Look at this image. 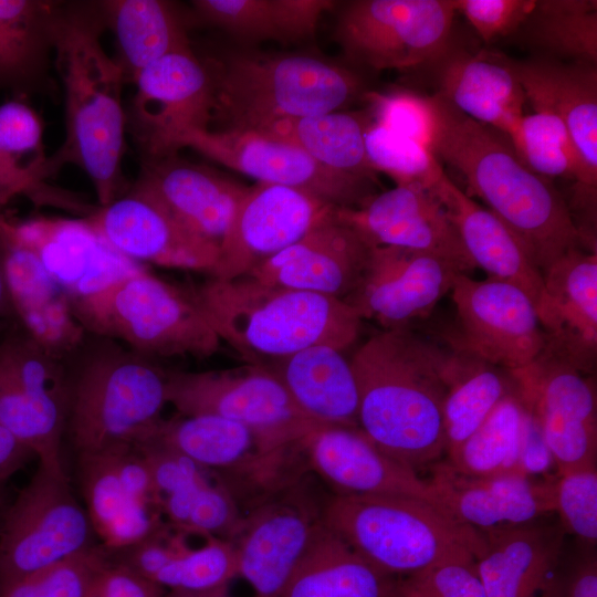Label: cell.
I'll list each match as a JSON object with an SVG mask.
<instances>
[{
  "instance_id": "cell-12",
  "label": "cell",
  "mask_w": 597,
  "mask_h": 597,
  "mask_svg": "<svg viewBox=\"0 0 597 597\" xmlns=\"http://www.w3.org/2000/svg\"><path fill=\"white\" fill-rule=\"evenodd\" d=\"M166 374V400L180 416H217L248 426L282 443L302 442L321 422L293 401L263 366Z\"/></svg>"
},
{
  "instance_id": "cell-9",
  "label": "cell",
  "mask_w": 597,
  "mask_h": 597,
  "mask_svg": "<svg viewBox=\"0 0 597 597\" xmlns=\"http://www.w3.org/2000/svg\"><path fill=\"white\" fill-rule=\"evenodd\" d=\"M166 374L137 353L93 354L70 385L67 430L77 455L133 448L161 419Z\"/></svg>"
},
{
  "instance_id": "cell-57",
  "label": "cell",
  "mask_w": 597,
  "mask_h": 597,
  "mask_svg": "<svg viewBox=\"0 0 597 597\" xmlns=\"http://www.w3.org/2000/svg\"><path fill=\"white\" fill-rule=\"evenodd\" d=\"M554 468L556 469L542 430L527 410L519 446L515 472L533 478H548L555 475L552 474Z\"/></svg>"
},
{
  "instance_id": "cell-41",
  "label": "cell",
  "mask_w": 597,
  "mask_h": 597,
  "mask_svg": "<svg viewBox=\"0 0 597 597\" xmlns=\"http://www.w3.org/2000/svg\"><path fill=\"white\" fill-rule=\"evenodd\" d=\"M77 464L86 512L106 551L130 546L164 523L159 511L127 495L109 454H80Z\"/></svg>"
},
{
  "instance_id": "cell-31",
  "label": "cell",
  "mask_w": 597,
  "mask_h": 597,
  "mask_svg": "<svg viewBox=\"0 0 597 597\" xmlns=\"http://www.w3.org/2000/svg\"><path fill=\"white\" fill-rule=\"evenodd\" d=\"M432 191L444 206L475 268L525 292L538 315L544 302L543 275L516 234L447 174Z\"/></svg>"
},
{
  "instance_id": "cell-2",
  "label": "cell",
  "mask_w": 597,
  "mask_h": 597,
  "mask_svg": "<svg viewBox=\"0 0 597 597\" xmlns=\"http://www.w3.org/2000/svg\"><path fill=\"white\" fill-rule=\"evenodd\" d=\"M106 30L98 1H60L54 27V63L64 91L65 138L48 159V174L72 164L90 178L100 207L128 189L123 174L125 78L104 50Z\"/></svg>"
},
{
  "instance_id": "cell-36",
  "label": "cell",
  "mask_w": 597,
  "mask_h": 597,
  "mask_svg": "<svg viewBox=\"0 0 597 597\" xmlns=\"http://www.w3.org/2000/svg\"><path fill=\"white\" fill-rule=\"evenodd\" d=\"M395 579L371 566L324 525L279 597H388Z\"/></svg>"
},
{
  "instance_id": "cell-40",
  "label": "cell",
  "mask_w": 597,
  "mask_h": 597,
  "mask_svg": "<svg viewBox=\"0 0 597 597\" xmlns=\"http://www.w3.org/2000/svg\"><path fill=\"white\" fill-rule=\"evenodd\" d=\"M446 455L453 453L506 396L516 390L511 373L452 346L444 368Z\"/></svg>"
},
{
  "instance_id": "cell-3",
  "label": "cell",
  "mask_w": 597,
  "mask_h": 597,
  "mask_svg": "<svg viewBox=\"0 0 597 597\" xmlns=\"http://www.w3.org/2000/svg\"><path fill=\"white\" fill-rule=\"evenodd\" d=\"M447 358V349L399 327L370 336L349 359L358 389V429L417 472L446 454Z\"/></svg>"
},
{
  "instance_id": "cell-16",
  "label": "cell",
  "mask_w": 597,
  "mask_h": 597,
  "mask_svg": "<svg viewBox=\"0 0 597 597\" xmlns=\"http://www.w3.org/2000/svg\"><path fill=\"white\" fill-rule=\"evenodd\" d=\"M510 373L542 430L557 474L596 467L597 399L593 380L547 346L532 363Z\"/></svg>"
},
{
  "instance_id": "cell-61",
  "label": "cell",
  "mask_w": 597,
  "mask_h": 597,
  "mask_svg": "<svg viewBox=\"0 0 597 597\" xmlns=\"http://www.w3.org/2000/svg\"><path fill=\"white\" fill-rule=\"evenodd\" d=\"M10 501L8 499V494L6 492L4 486H0V521L3 516V513L6 512Z\"/></svg>"
},
{
  "instance_id": "cell-34",
  "label": "cell",
  "mask_w": 597,
  "mask_h": 597,
  "mask_svg": "<svg viewBox=\"0 0 597 597\" xmlns=\"http://www.w3.org/2000/svg\"><path fill=\"white\" fill-rule=\"evenodd\" d=\"M258 365L268 369L310 417L326 425L358 428V389L343 350L316 345Z\"/></svg>"
},
{
  "instance_id": "cell-48",
  "label": "cell",
  "mask_w": 597,
  "mask_h": 597,
  "mask_svg": "<svg viewBox=\"0 0 597 597\" xmlns=\"http://www.w3.org/2000/svg\"><path fill=\"white\" fill-rule=\"evenodd\" d=\"M107 558L102 545L31 573L0 591V597H84Z\"/></svg>"
},
{
  "instance_id": "cell-64",
  "label": "cell",
  "mask_w": 597,
  "mask_h": 597,
  "mask_svg": "<svg viewBox=\"0 0 597 597\" xmlns=\"http://www.w3.org/2000/svg\"><path fill=\"white\" fill-rule=\"evenodd\" d=\"M1 212V211H0Z\"/></svg>"
},
{
  "instance_id": "cell-13",
  "label": "cell",
  "mask_w": 597,
  "mask_h": 597,
  "mask_svg": "<svg viewBox=\"0 0 597 597\" xmlns=\"http://www.w3.org/2000/svg\"><path fill=\"white\" fill-rule=\"evenodd\" d=\"M328 496L311 472L242 515L229 541L235 551L238 576L252 587L254 597H279L324 526Z\"/></svg>"
},
{
  "instance_id": "cell-30",
  "label": "cell",
  "mask_w": 597,
  "mask_h": 597,
  "mask_svg": "<svg viewBox=\"0 0 597 597\" xmlns=\"http://www.w3.org/2000/svg\"><path fill=\"white\" fill-rule=\"evenodd\" d=\"M136 185L188 229L219 245L249 187L175 155L145 159Z\"/></svg>"
},
{
  "instance_id": "cell-51",
  "label": "cell",
  "mask_w": 597,
  "mask_h": 597,
  "mask_svg": "<svg viewBox=\"0 0 597 597\" xmlns=\"http://www.w3.org/2000/svg\"><path fill=\"white\" fill-rule=\"evenodd\" d=\"M0 155L39 172L44 179L49 177L42 121L22 101L0 104Z\"/></svg>"
},
{
  "instance_id": "cell-4",
  "label": "cell",
  "mask_w": 597,
  "mask_h": 597,
  "mask_svg": "<svg viewBox=\"0 0 597 597\" xmlns=\"http://www.w3.org/2000/svg\"><path fill=\"white\" fill-rule=\"evenodd\" d=\"M193 296L221 339L249 364L282 358L311 346L345 350L362 317L344 300L261 282L245 275L210 277Z\"/></svg>"
},
{
  "instance_id": "cell-6",
  "label": "cell",
  "mask_w": 597,
  "mask_h": 597,
  "mask_svg": "<svg viewBox=\"0 0 597 597\" xmlns=\"http://www.w3.org/2000/svg\"><path fill=\"white\" fill-rule=\"evenodd\" d=\"M323 520L355 553L392 578L452 559H476L486 546L484 533L416 498L332 493Z\"/></svg>"
},
{
  "instance_id": "cell-20",
  "label": "cell",
  "mask_w": 597,
  "mask_h": 597,
  "mask_svg": "<svg viewBox=\"0 0 597 597\" xmlns=\"http://www.w3.org/2000/svg\"><path fill=\"white\" fill-rule=\"evenodd\" d=\"M83 219L113 249L140 264L211 274L218 260L219 245L188 229L136 184Z\"/></svg>"
},
{
  "instance_id": "cell-37",
  "label": "cell",
  "mask_w": 597,
  "mask_h": 597,
  "mask_svg": "<svg viewBox=\"0 0 597 597\" xmlns=\"http://www.w3.org/2000/svg\"><path fill=\"white\" fill-rule=\"evenodd\" d=\"M106 29L116 40L125 83L160 57L190 46L185 22L171 2L163 0L98 1Z\"/></svg>"
},
{
  "instance_id": "cell-28",
  "label": "cell",
  "mask_w": 597,
  "mask_h": 597,
  "mask_svg": "<svg viewBox=\"0 0 597 597\" xmlns=\"http://www.w3.org/2000/svg\"><path fill=\"white\" fill-rule=\"evenodd\" d=\"M0 245L13 315L29 337L61 360L77 349L85 333L73 314L69 296L36 254L18 238L12 218L1 212Z\"/></svg>"
},
{
  "instance_id": "cell-59",
  "label": "cell",
  "mask_w": 597,
  "mask_h": 597,
  "mask_svg": "<svg viewBox=\"0 0 597 597\" xmlns=\"http://www.w3.org/2000/svg\"><path fill=\"white\" fill-rule=\"evenodd\" d=\"M34 457L31 449L0 425V486Z\"/></svg>"
},
{
  "instance_id": "cell-5",
  "label": "cell",
  "mask_w": 597,
  "mask_h": 597,
  "mask_svg": "<svg viewBox=\"0 0 597 597\" xmlns=\"http://www.w3.org/2000/svg\"><path fill=\"white\" fill-rule=\"evenodd\" d=\"M206 64L213 119L224 129L261 130L280 121L343 111L365 94L355 72L313 55L232 52Z\"/></svg>"
},
{
  "instance_id": "cell-25",
  "label": "cell",
  "mask_w": 597,
  "mask_h": 597,
  "mask_svg": "<svg viewBox=\"0 0 597 597\" xmlns=\"http://www.w3.org/2000/svg\"><path fill=\"white\" fill-rule=\"evenodd\" d=\"M304 448L310 471L334 494L408 496L439 506L426 479L380 451L358 428L324 426L305 438Z\"/></svg>"
},
{
  "instance_id": "cell-22",
  "label": "cell",
  "mask_w": 597,
  "mask_h": 597,
  "mask_svg": "<svg viewBox=\"0 0 597 597\" xmlns=\"http://www.w3.org/2000/svg\"><path fill=\"white\" fill-rule=\"evenodd\" d=\"M512 66L535 112L556 116L572 140L577 174L574 199L590 213L597 193V67L549 57L515 62Z\"/></svg>"
},
{
  "instance_id": "cell-15",
  "label": "cell",
  "mask_w": 597,
  "mask_h": 597,
  "mask_svg": "<svg viewBox=\"0 0 597 597\" xmlns=\"http://www.w3.org/2000/svg\"><path fill=\"white\" fill-rule=\"evenodd\" d=\"M70 383L60 360L25 333L0 341V425L31 449L39 462L63 468Z\"/></svg>"
},
{
  "instance_id": "cell-32",
  "label": "cell",
  "mask_w": 597,
  "mask_h": 597,
  "mask_svg": "<svg viewBox=\"0 0 597 597\" xmlns=\"http://www.w3.org/2000/svg\"><path fill=\"white\" fill-rule=\"evenodd\" d=\"M548 517L484 533L475 559L486 597H538L567 543L566 532Z\"/></svg>"
},
{
  "instance_id": "cell-7",
  "label": "cell",
  "mask_w": 597,
  "mask_h": 597,
  "mask_svg": "<svg viewBox=\"0 0 597 597\" xmlns=\"http://www.w3.org/2000/svg\"><path fill=\"white\" fill-rule=\"evenodd\" d=\"M71 305L85 332L122 341L144 357L202 359L221 345L192 291L181 290L146 268Z\"/></svg>"
},
{
  "instance_id": "cell-18",
  "label": "cell",
  "mask_w": 597,
  "mask_h": 597,
  "mask_svg": "<svg viewBox=\"0 0 597 597\" xmlns=\"http://www.w3.org/2000/svg\"><path fill=\"white\" fill-rule=\"evenodd\" d=\"M130 127L145 159L165 157L187 129H209L213 119L211 75L191 46L171 52L135 77Z\"/></svg>"
},
{
  "instance_id": "cell-50",
  "label": "cell",
  "mask_w": 597,
  "mask_h": 597,
  "mask_svg": "<svg viewBox=\"0 0 597 597\" xmlns=\"http://www.w3.org/2000/svg\"><path fill=\"white\" fill-rule=\"evenodd\" d=\"M555 514L573 538L597 544V468L557 474L554 483Z\"/></svg>"
},
{
  "instance_id": "cell-11",
  "label": "cell",
  "mask_w": 597,
  "mask_h": 597,
  "mask_svg": "<svg viewBox=\"0 0 597 597\" xmlns=\"http://www.w3.org/2000/svg\"><path fill=\"white\" fill-rule=\"evenodd\" d=\"M452 0H356L337 15L335 40L353 63L410 70L436 63L449 49Z\"/></svg>"
},
{
  "instance_id": "cell-60",
  "label": "cell",
  "mask_w": 597,
  "mask_h": 597,
  "mask_svg": "<svg viewBox=\"0 0 597 597\" xmlns=\"http://www.w3.org/2000/svg\"><path fill=\"white\" fill-rule=\"evenodd\" d=\"M13 315L3 266L2 251L0 245V320H4Z\"/></svg>"
},
{
  "instance_id": "cell-33",
  "label": "cell",
  "mask_w": 597,
  "mask_h": 597,
  "mask_svg": "<svg viewBox=\"0 0 597 597\" xmlns=\"http://www.w3.org/2000/svg\"><path fill=\"white\" fill-rule=\"evenodd\" d=\"M438 64L439 94L455 109L507 137L526 103L512 61L489 53H451Z\"/></svg>"
},
{
  "instance_id": "cell-43",
  "label": "cell",
  "mask_w": 597,
  "mask_h": 597,
  "mask_svg": "<svg viewBox=\"0 0 597 597\" xmlns=\"http://www.w3.org/2000/svg\"><path fill=\"white\" fill-rule=\"evenodd\" d=\"M526 415L527 409L516 389L501 400L480 427L447 457V463L470 476L515 472Z\"/></svg>"
},
{
  "instance_id": "cell-8",
  "label": "cell",
  "mask_w": 597,
  "mask_h": 597,
  "mask_svg": "<svg viewBox=\"0 0 597 597\" xmlns=\"http://www.w3.org/2000/svg\"><path fill=\"white\" fill-rule=\"evenodd\" d=\"M142 440H153L195 461L232 496L242 514L311 473L304 440L282 443L217 416L161 418Z\"/></svg>"
},
{
  "instance_id": "cell-42",
  "label": "cell",
  "mask_w": 597,
  "mask_h": 597,
  "mask_svg": "<svg viewBox=\"0 0 597 597\" xmlns=\"http://www.w3.org/2000/svg\"><path fill=\"white\" fill-rule=\"evenodd\" d=\"M519 31L549 59L597 65L596 1H536Z\"/></svg>"
},
{
  "instance_id": "cell-55",
  "label": "cell",
  "mask_w": 597,
  "mask_h": 597,
  "mask_svg": "<svg viewBox=\"0 0 597 597\" xmlns=\"http://www.w3.org/2000/svg\"><path fill=\"white\" fill-rule=\"evenodd\" d=\"M187 547L185 534L164 522L150 535L130 546L112 552L104 549L111 559L154 582L158 573Z\"/></svg>"
},
{
  "instance_id": "cell-39",
  "label": "cell",
  "mask_w": 597,
  "mask_h": 597,
  "mask_svg": "<svg viewBox=\"0 0 597 597\" xmlns=\"http://www.w3.org/2000/svg\"><path fill=\"white\" fill-rule=\"evenodd\" d=\"M370 122L368 111H337L275 122L256 132L295 145L338 175L376 186L377 172L369 166L365 149Z\"/></svg>"
},
{
  "instance_id": "cell-21",
  "label": "cell",
  "mask_w": 597,
  "mask_h": 597,
  "mask_svg": "<svg viewBox=\"0 0 597 597\" xmlns=\"http://www.w3.org/2000/svg\"><path fill=\"white\" fill-rule=\"evenodd\" d=\"M460 273L453 262L430 252L371 247L357 287L344 301L362 320H375L385 329L408 327L433 310Z\"/></svg>"
},
{
  "instance_id": "cell-24",
  "label": "cell",
  "mask_w": 597,
  "mask_h": 597,
  "mask_svg": "<svg viewBox=\"0 0 597 597\" xmlns=\"http://www.w3.org/2000/svg\"><path fill=\"white\" fill-rule=\"evenodd\" d=\"M556 475L533 478L505 472L470 476L440 460L431 465L427 481L440 507L460 523L486 533L555 514Z\"/></svg>"
},
{
  "instance_id": "cell-27",
  "label": "cell",
  "mask_w": 597,
  "mask_h": 597,
  "mask_svg": "<svg viewBox=\"0 0 597 597\" xmlns=\"http://www.w3.org/2000/svg\"><path fill=\"white\" fill-rule=\"evenodd\" d=\"M337 209L248 275L268 284L345 300L357 287L371 247L337 217Z\"/></svg>"
},
{
  "instance_id": "cell-17",
  "label": "cell",
  "mask_w": 597,
  "mask_h": 597,
  "mask_svg": "<svg viewBox=\"0 0 597 597\" xmlns=\"http://www.w3.org/2000/svg\"><path fill=\"white\" fill-rule=\"evenodd\" d=\"M451 293L459 322L452 346L509 371L528 365L545 348L546 335L537 311L517 286L460 273Z\"/></svg>"
},
{
  "instance_id": "cell-62",
  "label": "cell",
  "mask_w": 597,
  "mask_h": 597,
  "mask_svg": "<svg viewBox=\"0 0 597 597\" xmlns=\"http://www.w3.org/2000/svg\"><path fill=\"white\" fill-rule=\"evenodd\" d=\"M6 329V322L4 320H0V335L4 332Z\"/></svg>"
},
{
  "instance_id": "cell-52",
  "label": "cell",
  "mask_w": 597,
  "mask_h": 597,
  "mask_svg": "<svg viewBox=\"0 0 597 597\" xmlns=\"http://www.w3.org/2000/svg\"><path fill=\"white\" fill-rule=\"evenodd\" d=\"M397 597H486L474 558L443 562L395 579Z\"/></svg>"
},
{
  "instance_id": "cell-29",
  "label": "cell",
  "mask_w": 597,
  "mask_h": 597,
  "mask_svg": "<svg viewBox=\"0 0 597 597\" xmlns=\"http://www.w3.org/2000/svg\"><path fill=\"white\" fill-rule=\"evenodd\" d=\"M544 302L538 318L546 346L583 373L597 354V254L573 249L543 273Z\"/></svg>"
},
{
  "instance_id": "cell-35",
  "label": "cell",
  "mask_w": 597,
  "mask_h": 597,
  "mask_svg": "<svg viewBox=\"0 0 597 597\" xmlns=\"http://www.w3.org/2000/svg\"><path fill=\"white\" fill-rule=\"evenodd\" d=\"M59 4L0 0V88L28 93L48 83Z\"/></svg>"
},
{
  "instance_id": "cell-58",
  "label": "cell",
  "mask_w": 597,
  "mask_h": 597,
  "mask_svg": "<svg viewBox=\"0 0 597 597\" xmlns=\"http://www.w3.org/2000/svg\"><path fill=\"white\" fill-rule=\"evenodd\" d=\"M43 180L39 172L0 155V211L17 196H28L39 202L49 199Z\"/></svg>"
},
{
  "instance_id": "cell-54",
  "label": "cell",
  "mask_w": 597,
  "mask_h": 597,
  "mask_svg": "<svg viewBox=\"0 0 597 597\" xmlns=\"http://www.w3.org/2000/svg\"><path fill=\"white\" fill-rule=\"evenodd\" d=\"M484 42H493L520 30L535 7L534 0H452Z\"/></svg>"
},
{
  "instance_id": "cell-14",
  "label": "cell",
  "mask_w": 597,
  "mask_h": 597,
  "mask_svg": "<svg viewBox=\"0 0 597 597\" xmlns=\"http://www.w3.org/2000/svg\"><path fill=\"white\" fill-rule=\"evenodd\" d=\"M190 148L260 184L313 193L337 208H357L376 186L338 175L295 145L250 129H187L169 143L166 156ZM165 156V157H166Z\"/></svg>"
},
{
  "instance_id": "cell-53",
  "label": "cell",
  "mask_w": 597,
  "mask_h": 597,
  "mask_svg": "<svg viewBox=\"0 0 597 597\" xmlns=\"http://www.w3.org/2000/svg\"><path fill=\"white\" fill-rule=\"evenodd\" d=\"M538 597H597L596 546L566 543Z\"/></svg>"
},
{
  "instance_id": "cell-47",
  "label": "cell",
  "mask_w": 597,
  "mask_h": 597,
  "mask_svg": "<svg viewBox=\"0 0 597 597\" xmlns=\"http://www.w3.org/2000/svg\"><path fill=\"white\" fill-rule=\"evenodd\" d=\"M365 149L371 169L388 175L396 185L433 190L446 174L428 147L373 121L366 129Z\"/></svg>"
},
{
  "instance_id": "cell-23",
  "label": "cell",
  "mask_w": 597,
  "mask_h": 597,
  "mask_svg": "<svg viewBox=\"0 0 597 597\" xmlns=\"http://www.w3.org/2000/svg\"><path fill=\"white\" fill-rule=\"evenodd\" d=\"M337 217L370 247H401L440 255L468 274L475 268L449 214L430 189L396 185L357 208H338Z\"/></svg>"
},
{
  "instance_id": "cell-49",
  "label": "cell",
  "mask_w": 597,
  "mask_h": 597,
  "mask_svg": "<svg viewBox=\"0 0 597 597\" xmlns=\"http://www.w3.org/2000/svg\"><path fill=\"white\" fill-rule=\"evenodd\" d=\"M371 121L431 150L436 111L431 96L410 90L365 92Z\"/></svg>"
},
{
  "instance_id": "cell-46",
  "label": "cell",
  "mask_w": 597,
  "mask_h": 597,
  "mask_svg": "<svg viewBox=\"0 0 597 597\" xmlns=\"http://www.w3.org/2000/svg\"><path fill=\"white\" fill-rule=\"evenodd\" d=\"M509 139L522 161L537 175L575 182L577 163L574 147L564 124L556 116L546 112L523 115Z\"/></svg>"
},
{
  "instance_id": "cell-10",
  "label": "cell",
  "mask_w": 597,
  "mask_h": 597,
  "mask_svg": "<svg viewBox=\"0 0 597 597\" xmlns=\"http://www.w3.org/2000/svg\"><path fill=\"white\" fill-rule=\"evenodd\" d=\"M95 536L64 468L39 462L0 521V591L31 573L97 545Z\"/></svg>"
},
{
  "instance_id": "cell-38",
  "label": "cell",
  "mask_w": 597,
  "mask_h": 597,
  "mask_svg": "<svg viewBox=\"0 0 597 597\" xmlns=\"http://www.w3.org/2000/svg\"><path fill=\"white\" fill-rule=\"evenodd\" d=\"M329 0H195L197 19L248 41L293 43L312 38Z\"/></svg>"
},
{
  "instance_id": "cell-44",
  "label": "cell",
  "mask_w": 597,
  "mask_h": 597,
  "mask_svg": "<svg viewBox=\"0 0 597 597\" xmlns=\"http://www.w3.org/2000/svg\"><path fill=\"white\" fill-rule=\"evenodd\" d=\"M238 576L232 543L207 537L198 547H187L156 576L165 597H231L230 582Z\"/></svg>"
},
{
  "instance_id": "cell-63",
  "label": "cell",
  "mask_w": 597,
  "mask_h": 597,
  "mask_svg": "<svg viewBox=\"0 0 597 597\" xmlns=\"http://www.w3.org/2000/svg\"><path fill=\"white\" fill-rule=\"evenodd\" d=\"M394 584H395V583H394ZM388 597H397V596L394 594V588H392V593H391Z\"/></svg>"
},
{
  "instance_id": "cell-26",
  "label": "cell",
  "mask_w": 597,
  "mask_h": 597,
  "mask_svg": "<svg viewBox=\"0 0 597 597\" xmlns=\"http://www.w3.org/2000/svg\"><path fill=\"white\" fill-rule=\"evenodd\" d=\"M12 224L71 302L145 268L107 244L83 218L40 216Z\"/></svg>"
},
{
  "instance_id": "cell-19",
  "label": "cell",
  "mask_w": 597,
  "mask_h": 597,
  "mask_svg": "<svg viewBox=\"0 0 597 597\" xmlns=\"http://www.w3.org/2000/svg\"><path fill=\"white\" fill-rule=\"evenodd\" d=\"M336 209L301 189L260 182L249 187L219 244L218 260L210 275L220 280L248 275Z\"/></svg>"
},
{
  "instance_id": "cell-1",
  "label": "cell",
  "mask_w": 597,
  "mask_h": 597,
  "mask_svg": "<svg viewBox=\"0 0 597 597\" xmlns=\"http://www.w3.org/2000/svg\"><path fill=\"white\" fill-rule=\"evenodd\" d=\"M431 100V151L462 177L469 197L480 198L516 234L542 273L582 248L586 239L565 200L522 161L506 135L465 116L439 93Z\"/></svg>"
},
{
  "instance_id": "cell-56",
  "label": "cell",
  "mask_w": 597,
  "mask_h": 597,
  "mask_svg": "<svg viewBox=\"0 0 597 597\" xmlns=\"http://www.w3.org/2000/svg\"><path fill=\"white\" fill-rule=\"evenodd\" d=\"M84 597H165V588L107 555Z\"/></svg>"
},
{
  "instance_id": "cell-45",
  "label": "cell",
  "mask_w": 597,
  "mask_h": 597,
  "mask_svg": "<svg viewBox=\"0 0 597 597\" xmlns=\"http://www.w3.org/2000/svg\"><path fill=\"white\" fill-rule=\"evenodd\" d=\"M166 523L182 534L230 540L242 519L232 496L211 476L159 500Z\"/></svg>"
}]
</instances>
